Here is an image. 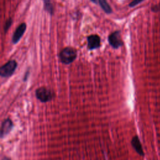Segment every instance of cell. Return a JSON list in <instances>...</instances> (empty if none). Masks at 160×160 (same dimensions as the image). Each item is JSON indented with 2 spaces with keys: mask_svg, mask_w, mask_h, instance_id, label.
<instances>
[{
  "mask_svg": "<svg viewBox=\"0 0 160 160\" xmlns=\"http://www.w3.org/2000/svg\"><path fill=\"white\" fill-rule=\"evenodd\" d=\"M131 145L136 152L140 156H143L144 153L143 151V149L140 141V139L138 136H134L131 139Z\"/></svg>",
  "mask_w": 160,
  "mask_h": 160,
  "instance_id": "cell-8",
  "label": "cell"
},
{
  "mask_svg": "<svg viewBox=\"0 0 160 160\" xmlns=\"http://www.w3.org/2000/svg\"><path fill=\"white\" fill-rule=\"evenodd\" d=\"M1 160H11V158H9V157L4 156V157L1 159Z\"/></svg>",
  "mask_w": 160,
  "mask_h": 160,
  "instance_id": "cell-13",
  "label": "cell"
},
{
  "mask_svg": "<svg viewBox=\"0 0 160 160\" xmlns=\"http://www.w3.org/2000/svg\"><path fill=\"white\" fill-rule=\"evenodd\" d=\"M44 1V9L49 12L50 14H52L54 11L53 6L51 3V0H43Z\"/></svg>",
  "mask_w": 160,
  "mask_h": 160,
  "instance_id": "cell-10",
  "label": "cell"
},
{
  "mask_svg": "<svg viewBox=\"0 0 160 160\" xmlns=\"http://www.w3.org/2000/svg\"><path fill=\"white\" fill-rule=\"evenodd\" d=\"M77 56L76 50L71 47L64 48L60 52L59 58L61 61L66 64H70L74 61Z\"/></svg>",
  "mask_w": 160,
  "mask_h": 160,
  "instance_id": "cell-1",
  "label": "cell"
},
{
  "mask_svg": "<svg viewBox=\"0 0 160 160\" xmlns=\"http://www.w3.org/2000/svg\"><path fill=\"white\" fill-rule=\"evenodd\" d=\"M35 95L36 98L42 102H47L50 101L54 97L52 92L44 87L38 88L36 90Z\"/></svg>",
  "mask_w": 160,
  "mask_h": 160,
  "instance_id": "cell-2",
  "label": "cell"
},
{
  "mask_svg": "<svg viewBox=\"0 0 160 160\" xmlns=\"http://www.w3.org/2000/svg\"><path fill=\"white\" fill-rule=\"evenodd\" d=\"M13 128V122L10 118H6L3 120L1 126V138H3L7 136Z\"/></svg>",
  "mask_w": 160,
  "mask_h": 160,
  "instance_id": "cell-4",
  "label": "cell"
},
{
  "mask_svg": "<svg viewBox=\"0 0 160 160\" xmlns=\"http://www.w3.org/2000/svg\"><path fill=\"white\" fill-rule=\"evenodd\" d=\"M17 62L14 60H10L0 68V75L2 78L11 76L16 70Z\"/></svg>",
  "mask_w": 160,
  "mask_h": 160,
  "instance_id": "cell-3",
  "label": "cell"
},
{
  "mask_svg": "<svg viewBox=\"0 0 160 160\" xmlns=\"http://www.w3.org/2000/svg\"><path fill=\"white\" fill-rule=\"evenodd\" d=\"M142 0H134L132 1L130 4H129V6L130 7H133L134 6H136V4H138V3H139L140 2H141Z\"/></svg>",
  "mask_w": 160,
  "mask_h": 160,
  "instance_id": "cell-12",
  "label": "cell"
},
{
  "mask_svg": "<svg viewBox=\"0 0 160 160\" xmlns=\"http://www.w3.org/2000/svg\"><path fill=\"white\" fill-rule=\"evenodd\" d=\"M92 2H94V3H96V1H97V0H91Z\"/></svg>",
  "mask_w": 160,
  "mask_h": 160,
  "instance_id": "cell-14",
  "label": "cell"
},
{
  "mask_svg": "<svg viewBox=\"0 0 160 160\" xmlns=\"http://www.w3.org/2000/svg\"><path fill=\"white\" fill-rule=\"evenodd\" d=\"M109 44L114 48H118L122 45V41L119 31H115L111 33L108 37Z\"/></svg>",
  "mask_w": 160,
  "mask_h": 160,
  "instance_id": "cell-5",
  "label": "cell"
},
{
  "mask_svg": "<svg viewBox=\"0 0 160 160\" xmlns=\"http://www.w3.org/2000/svg\"><path fill=\"white\" fill-rule=\"evenodd\" d=\"M99 4L101 7V8L104 10V12H106L108 14H109L112 12V9L111 6L109 5L106 0H98Z\"/></svg>",
  "mask_w": 160,
  "mask_h": 160,
  "instance_id": "cell-9",
  "label": "cell"
},
{
  "mask_svg": "<svg viewBox=\"0 0 160 160\" xmlns=\"http://www.w3.org/2000/svg\"><path fill=\"white\" fill-rule=\"evenodd\" d=\"M100 38L96 34H92L88 37V47L89 49L92 50L100 46Z\"/></svg>",
  "mask_w": 160,
  "mask_h": 160,
  "instance_id": "cell-7",
  "label": "cell"
},
{
  "mask_svg": "<svg viewBox=\"0 0 160 160\" xmlns=\"http://www.w3.org/2000/svg\"><path fill=\"white\" fill-rule=\"evenodd\" d=\"M26 29V24L25 23H21L15 30L12 36V42L14 44L17 43L24 34Z\"/></svg>",
  "mask_w": 160,
  "mask_h": 160,
  "instance_id": "cell-6",
  "label": "cell"
},
{
  "mask_svg": "<svg viewBox=\"0 0 160 160\" xmlns=\"http://www.w3.org/2000/svg\"><path fill=\"white\" fill-rule=\"evenodd\" d=\"M12 19L11 18H9L8 19L6 22H5V25H4V32H6L8 29L10 28V26H11L12 24Z\"/></svg>",
  "mask_w": 160,
  "mask_h": 160,
  "instance_id": "cell-11",
  "label": "cell"
}]
</instances>
